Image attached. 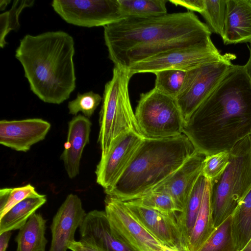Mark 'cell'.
<instances>
[{"mask_svg":"<svg viewBox=\"0 0 251 251\" xmlns=\"http://www.w3.org/2000/svg\"><path fill=\"white\" fill-rule=\"evenodd\" d=\"M51 6L64 21L79 26L104 27L125 18L118 0H54Z\"/></svg>","mask_w":251,"mask_h":251,"instance_id":"obj_11","label":"cell"},{"mask_svg":"<svg viewBox=\"0 0 251 251\" xmlns=\"http://www.w3.org/2000/svg\"><path fill=\"white\" fill-rule=\"evenodd\" d=\"M209 181L202 173L198 178L189 196L183 210L178 212L177 223L183 243L189 251L188 242L200 211L205 188Z\"/></svg>","mask_w":251,"mask_h":251,"instance_id":"obj_20","label":"cell"},{"mask_svg":"<svg viewBox=\"0 0 251 251\" xmlns=\"http://www.w3.org/2000/svg\"><path fill=\"white\" fill-rule=\"evenodd\" d=\"M105 212L116 237L133 251H162L164 246L133 216L123 201L106 195Z\"/></svg>","mask_w":251,"mask_h":251,"instance_id":"obj_10","label":"cell"},{"mask_svg":"<svg viewBox=\"0 0 251 251\" xmlns=\"http://www.w3.org/2000/svg\"><path fill=\"white\" fill-rule=\"evenodd\" d=\"M215 229L209 182L205 188L201 206L189 238V251H199Z\"/></svg>","mask_w":251,"mask_h":251,"instance_id":"obj_22","label":"cell"},{"mask_svg":"<svg viewBox=\"0 0 251 251\" xmlns=\"http://www.w3.org/2000/svg\"><path fill=\"white\" fill-rule=\"evenodd\" d=\"M91 126L89 119L81 114L75 116L68 123L67 141L60 159L71 179L79 174L82 153L90 142Z\"/></svg>","mask_w":251,"mask_h":251,"instance_id":"obj_18","label":"cell"},{"mask_svg":"<svg viewBox=\"0 0 251 251\" xmlns=\"http://www.w3.org/2000/svg\"><path fill=\"white\" fill-rule=\"evenodd\" d=\"M75 42L63 31L27 34L15 57L22 64L30 90L44 102L59 104L76 86Z\"/></svg>","mask_w":251,"mask_h":251,"instance_id":"obj_2","label":"cell"},{"mask_svg":"<svg viewBox=\"0 0 251 251\" xmlns=\"http://www.w3.org/2000/svg\"><path fill=\"white\" fill-rule=\"evenodd\" d=\"M80 198L69 194L53 218L50 229L52 240L49 251H67L75 241V234L86 215Z\"/></svg>","mask_w":251,"mask_h":251,"instance_id":"obj_15","label":"cell"},{"mask_svg":"<svg viewBox=\"0 0 251 251\" xmlns=\"http://www.w3.org/2000/svg\"><path fill=\"white\" fill-rule=\"evenodd\" d=\"M154 87L160 92L176 99L183 85L186 72L179 70H165L156 72Z\"/></svg>","mask_w":251,"mask_h":251,"instance_id":"obj_28","label":"cell"},{"mask_svg":"<svg viewBox=\"0 0 251 251\" xmlns=\"http://www.w3.org/2000/svg\"><path fill=\"white\" fill-rule=\"evenodd\" d=\"M124 202L135 219L164 246L179 251H188L177 223V213L168 215L131 201Z\"/></svg>","mask_w":251,"mask_h":251,"instance_id":"obj_13","label":"cell"},{"mask_svg":"<svg viewBox=\"0 0 251 251\" xmlns=\"http://www.w3.org/2000/svg\"><path fill=\"white\" fill-rule=\"evenodd\" d=\"M162 251H179L177 250H176V249H175L171 248H169V247H166V246H164V248H163Z\"/></svg>","mask_w":251,"mask_h":251,"instance_id":"obj_40","label":"cell"},{"mask_svg":"<svg viewBox=\"0 0 251 251\" xmlns=\"http://www.w3.org/2000/svg\"><path fill=\"white\" fill-rule=\"evenodd\" d=\"M241 251H251V239Z\"/></svg>","mask_w":251,"mask_h":251,"instance_id":"obj_39","label":"cell"},{"mask_svg":"<svg viewBox=\"0 0 251 251\" xmlns=\"http://www.w3.org/2000/svg\"><path fill=\"white\" fill-rule=\"evenodd\" d=\"M232 215L217 226L199 251H237L231 229Z\"/></svg>","mask_w":251,"mask_h":251,"instance_id":"obj_26","label":"cell"},{"mask_svg":"<svg viewBox=\"0 0 251 251\" xmlns=\"http://www.w3.org/2000/svg\"><path fill=\"white\" fill-rule=\"evenodd\" d=\"M140 134L128 132L121 136L97 165L96 182L105 191L112 188L124 173L144 139Z\"/></svg>","mask_w":251,"mask_h":251,"instance_id":"obj_12","label":"cell"},{"mask_svg":"<svg viewBox=\"0 0 251 251\" xmlns=\"http://www.w3.org/2000/svg\"><path fill=\"white\" fill-rule=\"evenodd\" d=\"M225 45L251 44V0H226Z\"/></svg>","mask_w":251,"mask_h":251,"instance_id":"obj_19","label":"cell"},{"mask_svg":"<svg viewBox=\"0 0 251 251\" xmlns=\"http://www.w3.org/2000/svg\"><path fill=\"white\" fill-rule=\"evenodd\" d=\"M229 163L216 181L210 183L215 228L234 212L251 189V134L229 151Z\"/></svg>","mask_w":251,"mask_h":251,"instance_id":"obj_6","label":"cell"},{"mask_svg":"<svg viewBox=\"0 0 251 251\" xmlns=\"http://www.w3.org/2000/svg\"><path fill=\"white\" fill-rule=\"evenodd\" d=\"M183 133L204 156L229 151L251 134V83L244 65L229 68L184 123Z\"/></svg>","mask_w":251,"mask_h":251,"instance_id":"obj_1","label":"cell"},{"mask_svg":"<svg viewBox=\"0 0 251 251\" xmlns=\"http://www.w3.org/2000/svg\"><path fill=\"white\" fill-rule=\"evenodd\" d=\"M46 222L41 214H33L15 238L17 251H45L48 243L45 237Z\"/></svg>","mask_w":251,"mask_h":251,"instance_id":"obj_21","label":"cell"},{"mask_svg":"<svg viewBox=\"0 0 251 251\" xmlns=\"http://www.w3.org/2000/svg\"><path fill=\"white\" fill-rule=\"evenodd\" d=\"M11 231H7L0 233V251H6L12 234Z\"/></svg>","mask_w":251,"mask_h":251,"instance_id":"obj_36","label":"cell"},{"mask_svg":"<svg viewBox=\"0 0 251 251\" xmlns=\"http://www.w3.org/2000/svg\"><path fill=\"white\" fill-rule=\"evenodd\" d=\"M51 127L42 119L0 121V144L18 151L26 152L45 139Z\"/></svg>","mask_w":251,"mask_h":251,"instance_id":"obj_14","label":"cell"},{"mask_svg":"<svg viewBox=\"0 0 251 251\" xmlns=\"http://www.w3.org/2000/svg\"><path fill=\"white\" fill-rule=\"evenodd\" d=\"M197 152L183 133L178 136L144 138L128 166L106 195L123 201L151 191Z\"/></svg>","mask_w":251,"mask_h":251,"instance_id":"obj_3","label":"cell"},{"mask_svg":"<svg viewBox=\"0 0 251 251\" xmlns=\"http://www.w3.org/2000/svg\"><path fill=\"white\" fill-rule=\"evenodd\" d=\"M102 100V98L99 94L92 91L83 94L78 93L76 98L68 103L69 113L76 116L81 112L83 116L89 119Z\"/></svg>","mask_w":251,"mask_h":251,"instance_id":"obj_33","label":"cell"},{"mask_svg":"<svg viewBox=\"0 0 251 251\" xmlns=\"http://www.w3.org/2000/svg\"><path fill=\"white\" fill-rule=\"evenodd\" d=\"M248 47L250 51V56L247 62L244 65V68L251 83V44Z\"/></svg>","mask_w":251,"mask_h":251,"instance_id":"obj_37","label":"cell"},{"mask_svg":"<svg viewBox=\"0 0 251 251\" xmlns=\"http://www.w3.org/2000/svg\"><path fill=\"white\" fill-rule=\"evenodd\" d=\"M46 201V196L42 195L27 198L15 205L0 218V233L20 229Z\"/></svg>","mask_w":251,"mask_h":251,"instance_id":"obj_23","label":"cell"},{"mask_svg":"<svg viewBox=\"0 0 251 251\" xmlns=\"http://www.w3.org/2000/svg\"><path fill=\"white\" fill-rule=\"evenodd\" d=\"M129 201L168 215H175L179 212L173 199L163 192L150 191Z\"/></svg>","mask_w":251,"mask_h":251,"instance_id":"obj_31","label":"cell"},{"mask_svg":"<svg viewBox=\"0 0 251 251\" xmlns=\"http://www.w3.org/2000/svg\"><path fill=\"white\" fill-rule=\"evenodd\" d=\"M205 157L197 151L151 191L168 194L175 201L179 212H181L195 184L202 173Z\"/></svg>","mask_w":251,"mask_h":251,"instance_id":"obj_16","label":"cell"},{"mask_svg":"<svg viewBox=\"0 0 251 251\" xmlns=\"http://www.w3.org/2000/svg\"><path fill=\"white\" fill-rule=\"evenodd\" d=\"M231 229L237 251L251 239V189L232 214Z\"/></svg>","mask_w":251,"mask_h":251,"instance_id":"obj_24","label":"cell"},{"mask_svg":"<svg viewBox=\"0 0 251 251\" xmlns=\"http://www.w3.org/2000/svg\"><path fill=\"white\" fill-rule=\"evenodd\" d=\"M34 0H14L11 9L0 15V47L3 48L7 44L5 38L11 30H17L20 25L19 16L26 7H32Z\"/></svg>","mask_w":251,"mask_h":251,"instance_id":"obj_27","label":"cell"},{"mask_svg":"<svg viewBox=\"0 0 251 251\" xmlns=\"http://www.w3.org/2000/svg\"><path fill=\"white\" fill-rule=\"evenodd\" d=\"M10 2V0H0V9L1 10H4L7 5Z\"/></svg>","mask_w":251,"mask_h":251,"instance_id":"obj_38","label":"cell"},{"mask_svg":"<svg viewBox=\"0 0 251 251\" xmlns=\"http://www.w3.org/2000/svg\"><path fill=\"white\" fill-rule=\"evenodd\" d=\"M131 77L127 69L114 66L112 78L105 85L98 140L100 158L108 154L124 134L129 132L141 134L129 96L128 84Z\"/></svg>","mask_w":251,"mask_h":251,"instance_id":"obj_5","label":"cell"},{"mask_svg":"<svg viewBox=\"0 0 251 251\" xmlns=\"http://www.w3.org/2000/svg\"><path fill=\"white\" fill-rule=\"evenodd\" d=\"M42 196L30 184L15 188H4L0 190V218L13 207L24 200Z\"/></svg>","mask_w":251,"mask_h":251,"instance_id":"obj_29","label":"cell"},{"mask_svg":"<svg viewBox=\"0 0 251 251\" xmlns=\"http://www.w3.org/2000/svg\"><path fill=\"white\" fill-rule=\"evenodd\" d=\"M236 57L235 54L225 53L219 59L186 72L181 90L175 99L185 122L218 85Z\"/></svg>","mask_w":251,"mask_h":251,"instance_id":"obj_8","label":"cell"},{"mask_svg":"<svg viewBox=\"0 0 251 251\" xmlns=\"http://www.w3.org/2000/svg\"><path fill=\"white\" fill-rule=\"evenodd\" d=\"M229 151H222L205 156L202 170V175L210 182L219 179L229 163Z\"/></svg>","mask_w":251,"mask_h":251,"instance_id":"obj_32","label":"cell"},{"mask_svg":"<svg viewBox=\"0 0 251 251\" xmlns=\"http://www.w3.org/2000/svg\"><path fill=\"white\" fill-rule=\"evenodd\" d=\"M121 11L127 17H149L168 13L167 0H118Z\"/></svg>","mask_w":251,"mask_h":251,"instance_id":"obj_25","label":"cell"},{"mask_svg":"<svg viewBox=\"0 0 251 251\" xmlns=\"http://www.w3.org/2000/svg\"><path fill=\"white\" fill-rule=\"evenodd\" d=\"M69 249L72 251H102L86 245L81 242L75 241L69 246Z\"/></svg>","mask_w":251,"mask_h":251,"instance_id":"obj_35","label":"cell"},{"mask_svg":"<svg viewBox=\"0 0 251 251\" xmlns=\"http://www.w3.org/2000/svg\"><path fill=\"white\" fill-rule=\"evenodd\" d=\"M104 39L111 61L138 46L180 39L204 40L211 32L192 11L149 17H127L105 26Z\"/></svg>","mask_w":251,"mask_h":251,"instance_id":"obj_4","label":"cell"},{"mask_svg":"<svg viewBox=\"0 0 251 251\" xmlns=\"http://www.w3.org/2000/svg\"><path fill=\"white\" fill-rule=\"evenodd\" d=\"M80 241L102 251H133L113 233L105 211L86 213L79 227Z\"/></svg>","mask_w":251,"mask_h":251,"instance_id":"obj_17","label":"cell"},{"mask_svg":"<svg viewBox=\"0 0 251 251\" xmlns=\"http://www.w3.org/2000/svg\"><path fill=\"white\" fill-rule=\"evenodd\" d=\"M204 10L201 14L211 32L222 37L225 24L226 0H204Z\"/></svg>","mask_w":251,"mask_h":251,"instance_id":"obj_30","label":"cell"},{"mask_svg":"<svg viewBox=\"0 0 251 251\" xmlns=\"http://www.w3.org/2000/svg\"><path fill=\"white\" fill-rule=\"evenodd\" d=\"M211 39L202 43L171 50L137 62L126 69L132 76L137 73L165 70L188 71L202 64L222 58Z\"/></svg>","mask_w":251,"mask_h":251,"instance_id":"obj_9","label":"cell"},{"mask_svg":"<svg viewBox=\"0 0 251 251\" xmlns=\"http://www.w3.org/2000/svg\"><path fill=\"white\" fill-rule=\"evenodd\" d=\"M135 116L144 138H165L183 134L185 121L176 99L155 88L141 94Z\"/></svg>","mask_w":251,"mask_h":251,"instance_id":"obj_7","label":"cell"},{"mask_svg":"<svg viewBox=\"0 0 251 251\" xmlns=\"http://www.w3.org/2000/svg\"><path fill=\"white\" fill-rule=\"evenodd\" d=\"M173 4L181 6L192 12L201 13L204 8V0H170Z\"/></svg>","mask_w":251,"mask_h":251,"instance_id":"obj_34","label":"cell"}]
</instances>
